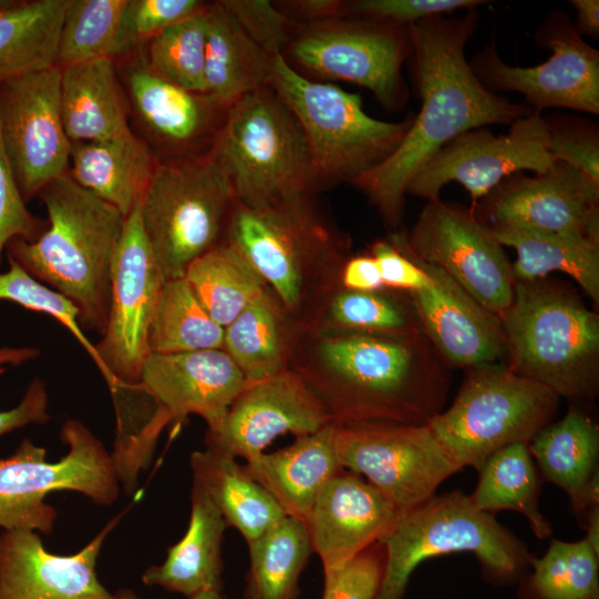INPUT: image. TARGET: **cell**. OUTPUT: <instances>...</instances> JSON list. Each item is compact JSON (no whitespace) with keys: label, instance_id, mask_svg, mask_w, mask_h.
<instances>
[{"label":"cell","instance_id":"6da1fadb","mask_svg":"<svg viewBox=\"0 0 599 599\" xmlns=\"http://www.w3.org/2000/svg\"><path fill=\"white\" fill-rule=\"evenodd\" d=\"M476 9L408 27L419 112L396 150L353 183L390 226L402 220L409 182L444 145L477 128L511 124L534 110L497 95L471 69L465 47L478 24Z\"/></svg>","mask_w":599,"mask_h":599},{"label":"cell","instance_id":"7a4b0ae2","mask_svg":"<svg viewBox=\"0 0 599 599\" xmlns=\"http://www.w3.org/2000/svg\"><path fill=\"white\" fill-rule=\"evenodd\" d=\"M290 368L333 424L425 425L443 410L449 374L425 334L388 336L302 329Z\"/></svg>","mask_w":599,"mask_h":599},{"label":"cell","instance_id":"3957f363","mask_svg":"<svg viewBox=\"0 0 599 599\" xmlns=\"http://www.w3.org/2000/svg\"><path fill=\"white\" fill-rule=\"evenodd\" d=\"M39 195L48 214L45 229L33 241L12 240L7 256L69 298L79 311L81 327L102 335L125 216L69 173L49 182Z\"/></svg>","mask_w":599,"mask_h":599},{"label":"cell","instance_id":"277c9868","mask_svg":"<svg viewBox=\"0 0 599 599\" xmlns=\"http://www.w3.org/2000/svg\"><path fill=\"white\" fill-rule=\"evenodd\" d=\"M285 309L305 328L323 298L341 286L348 237L317 209L312 194L262 207L235 202L225 232Z\"/></svg>","mask_w":599,"mask_h":599},{"label":"cell","instance_id":"5b68a950","mask_svg":"<svg viewBox=\"0 0 599 599\" xmlns=\"http://www.w3.org/2000/svg\"><path fill=\"white\" fill-rule=\"evenodd\" d=\"M507 365L559 397L586 399L599 383V317L566 284L515 282L500 316Z\"/></svg>","mask_w":599,"mask_h":599},{"label":"cell","instance_id":"8992f818","mask_svg":"<svg viewBox=\"0 0 599 599\" xmlns=\"http://www.w3.org/2000/svg\"><path fill=\"white\" fill-rule=\"evenodd\" d=\"M380 542L386 566L376 599H402L416 567L440 555L474 552L484 577L496 586L519 582L532 557L494 514L478 509L460 490L400 511Z\"/></svg>","mask_w":599,"mask_h":599},{"label":"cell","instance_id":"52a82bcc","mask_svg":"<svg viewBox=\"0 0 599 599\" xmlns=\"http://www.w3.org/2000/svg\"><path fill=\"white\" fill-rule=\"evenodd\" d=\"M270 87L297 120L305 136L316 187L354 183L399 145L414 115L388 122L368 115L362 97L313 80L283 53L271 55Z\"/></svg>","mask_w":599,"mask_h":599},{"label":"cell","instance_id":"ba28073f","mask_svg":"<svg viewBox=\"0 0 599 599\" xmlns=\"http://www.w3.org/2000/svg\"><path fill=\"white\" fill-rule=\"evenodd\" d=\"M209 151L243 206L262 207L317 190L303 131L271 87L227 108Z\"/></svg>","mask_w":599,"mask_h":599},{"label":"cell","instance_id":"9c48e42d","mask_svg":"<svg viewBox=\"0 0 599 599\" xmlns=\"http://www.w3.org/2000/svg\"><path fill=\"white\" fill-rule=\"evenodd\" d=\"M559 402L555 392L507 364H486L469 368L451 406L427 426L459 470H479L497 450L528 444L552 423Z\"/></svg>","mask_w":599,"mask_h":599},{"label":"cell","instance_id":"30bf717a","mask_svg":"<svg viewBox=\"0 0 599 599\" xmlns=\"http://www.w3.org/2000/svg\"><path fill=\"white\" fill-rule=\"evenodd\" d=\"M235 196L211 152L159 163L140 203L141 220L164 281L225 236Z\"/></svg>","mask_w":599,"mask_h":599},{"label":"cell","instance_id":"8fae6325","mask_svg":"<svg viewBox=\"0 0 599 599\" xmlns=\"http://www.w3.org/2000/svg\"><path fill=\"white\" fill-rule=\"evenodd\" d=\"M61 440L68 453L57 461L47 450L23 439L12 455L0 458V527L50 535L58 517L45 502L52 491L71 490L97 505L110 506L120 495L111 454L80 420L64 422Z\"/></svg>","mask_w":599,"mask_h":599},{"label":"cell","instance_id":"7c38bea8","mask_svg":"<svg viewBox=\"0 0 599 599\" xmlns=\"http://www.w3.org/2000/svg\"><path fill=\"white\" fill-rule=\"evenodd\" d=\"M410 54L408 27L357 18L297 26L283 52L296 70L364 87L389 110L407 102L402 68Z\"/></svg>","mask_w":599,"mask_h":599},{"label":"cell","instance_id":"4fadbf2b","mask_svg":"<svg viewBox=\"0 0 599 599\" xmlns=\"http://www.w3.org/2000/svg\"><path fill=\"white\" fill-rule=\"evenodd\" d=\"M141 203V202H140ZM140 203L125 217L111 275L108 322L94 344L109 389L139 386L164 277L144 232Z\"/></svg>","mask_w":599,"mask_h":599},{"label":"cell","instance_id":"5bb4252c","mask_svg":"<svg viewBox=\"0 0 599 599\" xmlns=\"http://www.w3.org/2000/svg\"><path fill=\"white\" fill-rule=\"evenodd\" d=\"M335 447L344 469L367 478L400 511L435 495L459 471L427 424H335Z\"/></svg>","mask_w":599,"mask_h":599},{"label":"cell","instance_id":"9a60e30c","mask_svg":"<svg viewBox=\"0 0 599 599\" xmlns=\"http://www.w3.org/2000/svg\"><path fill=\"white\" fill-rule=\"evenodd\" d=\"M396 233L413 255L445 272L487 311L500 318L509 308L515 286L511 263L471 210L430 201L408 234Z\"/></svg>","mask_w":599,"mask_h":599},{"label":"cell","instance_id":"2e32d148","mask_svg":"<svg viewBox=\"0 0 599 599\" xmlns=\"http://www.w3.org/2000/svg\"><path fill=\"white\" fill-rule=\"evenodd\" d=\"M537 42L551 55L541 64L505 63L495 43L476 54L471 69L489 90L516 91L534 110L566 108L599 113V51L588 44L560 11L548 14Z\"/></svg>","mask_w":599,"mask_h":599},{"label":"cell","instance_id":"e0dca14e","mask_svg":"<svg viewBox=\"0 0 599 599\" xmlns=\"http://www.w3.org/2000/svg\"><path fill=\"white\" fill-rule=\"evenodd\" d=\"M541 112L532 110L511 123L507 134L487 126L460 134L444 145L413 177L406 194L428 202L450 182L463 185L477 204L506 177L525 170L542 173L556 162Z\"/></svg>","mask_w":599,"mask_h":599},{"label":"cell","instance_id":"ac0fdd59","mask_svg":"<svg viewBox=\"0 0 599 599\" xmlns=\"http://www.w3.org/2000/svg\"><path fill=\"white\" fill-rule=\"evenodd\" d=\"M60 83L59 67L0 81L1 139L26 203L70 164Z\"/></svg>","mask_w":599,"mask_h":599},{"label":"cell","instance_id":"d6986e66","mask_svg":"<svg viewBox=\"0 0 599 599\" xmlns=\"http://www.w3.org/2000/svg\"><path fill=\"white\" fill-rule=\"evenodd\" d=\"M476 205L486 226L519 224L599 240V185L560 161L534 176L506 177Z\"/></svg>","mask_w":599,"mask_h":599},{"label":"cell","instance_id":"ffe728a7","mask_svg":"<svg viewBox=\"0 0 599 599\" xmlns=\"http://www.w3.org/2000/svg\"><path fill=\"white\" fill-rule=\"evenodd\" d=\"M331 423L317 396L288 368L248 382L221 424L207 430L205 447L248 460L264 453L278 436L308 435Z\"/></svg>","mask_w":599,"mask_h":599},{"label":"cell","instance_id":"44dd1931","mask_svg":"<svg viewBox=\"0 0 599 599\" xmlns=\"http://www.w3.org/2000/svg\"><path fill=\"white\" fill-rule=\"evenodd\" d=\"M388 241L429 276L422 290L406 293L430 344L449 367L474 368L506 356L500 318L483 307L441 270L415 255L392 233Z\"/></svg>","mask_w":599,"mask_h":599},{"label":"cell","instance_id":"7402d4cb","mask_svg":"<svg viewBox=\"0 0 599 599\" xmlns=\"http://www.w3.org/2000/svg\"><path fill=\"white\" fill-rule=\"evenodd\" d=\"M120 518L67 556L48 551L35 531L0 532V599H114L99 581L95 567L104 539Z\"/></svg>","mask_w":599,"mask_h":599},{"label":"cell","instance_id":"603a6c76","mask_svg":"<svg viewBox=\"0 0 599 599\" xmlns=\"http://www.w3.org/2000/svg\"><path fill=\"white\" fill-rule=\"evenodd\" d=\"M248 384L222 348L154 354L146 358L140 388L172 422L194 414L215 429Z\"/></svg>","mask_w":599,"mask_h":599},{"label":"cell","instance_id":"cb8c5ba5","mask_svg":"<svg viewBox=\"0 0 599 599\" xmlns=\"http://www.w3.org/2000/svg\"><path fill=\"white\" fill-rule=\"evenodd\" d=\"M400 510L361 475L342 469L318 493L304 522L324 575L380 541Z\"/></svg>","mask_w":599,"mask_h":599},{"label":"cell","instance_id":"d4e9b609","mask_svg":"<svg viewBox=\"0 0 599 599\" xmlns=\"http://www.w3.org/2000/svg\"><path fill=\"white\" fill-rule=\"evenodd\" d=\"M126 78L136 112L161 142L175 149L193 146L206 138L213 142L227 108L166 80L144 57L131 64Z\"/></svg>","mask_w":599,"mask_h":599},{"label":"cell","instance_id":"484cf974","mask_svg":"<svg viewBox=\"0 0 599 599\" xmlns=\"http://www.w3.org/2000/svg\"><path fill=\"white\" fill-rule=\"evenodd\" d=\"M244 467L286 516L305 520L323 486L344 469L335 447V424L298 436L273 453H262Z\"/></svg>","mask_w":599,"mask_h":599},{"label":"cell","instance_id":"4316f807","mask_svg":"<svg viewBox=\"0 0 599 599\" xmlns=\"http://www.w3.org/2000/svg\"><path fill=\"white\" fill-rule=\"evenodd\" d=\"M158 165L131 130L101 141L71 142L69 175L125 217L142 201Z\"/></svg>","mask_w":599,"mask_h":599},{"label":"cell","instance_id":"83f0119b","mask_svg":"<svg viewBox=\"0 0 599 599\" xmlns=\"http://www.w3.org/2000/svg\"><path fill=\"white\" fill-rule=\"evenodd\" d=\"M226 527L213 502L192 485L187 529L180 541L167 548L161 565L146 568L143 583L186 598L206 589L222 590V541Z\"/></svg>","mask_w":599,"mask_h":599},{"label":"cell","instance_id":"f1b7e54d","mask_svg":"<svg viewBox=\"0 0 599 599\" xmlns=\"http://www.w3.org/2000/svg\"><path fill=\"white\" fill-rule=\"evenodd\" d=\"M502 246L512 247L515 282L545 278L562 272L571 276L596 304L599 302V240L581 233L538 230L519 224L488 226Z\"/></svg>","mask_w":599,"mask_h":599},{"label":"cell","instance_id":"f546056e","mask_svg":"<svg viewBox=\"0 0 599 599\" xmlns=\"http://www.w3.org/2000/svg\"><path fill=\"white\" fill-rule=\"evenodd\" d=\"M60 101L63 125L71 142L101 141L131 130L111 58L62 68Z\"/></svg>","mask_w":599,"mask_h":599},{"label":"cell","instance_id":"4dcf8cb0","mask_svg":"<svg viewBox=\"0 0 599 599\" xmlns=\"http://www.w3.org/2000/svg\"><path fill=\"white\" fill-rule=\"evenodd\" d=\"M302 329L267 287L224 327L223 349L247 382L261 380L290 368Z\"/></svg>","mask_w":599,"mask_h":599},{"label":"cell","instance_id":"1f68e13d","mask_svg":"<svg viewBox=\"0 0 599 599\" xmlns=\"http://www.w3.org/2000/svg\"><path fill=\"white\" fill-rule=\"evenodd\" d=\"M205 95L229 108L270 87L271 55L240 26L221 1L206 7Z\"/></svg>","mask_w":599,"mask_h":599},{"label":"cell","instance_id":"d6a6232c","mask_svg":"<svg viewBox=\"0 0 599 599\" xmlns=\"http://www.w3.org/2000/svg\"><path fill=\"white\" fill-rule=\"evenodd\" d=\"M237 458L205 447L191 455L193 486L213 502L227 526L246 542L260 537L286 515Z\"/></svg>","mask_w":599,"mask_h":599},{"label":"cell","instance_id":"836d02e7","mask_svg":"<svg viewBox=\"0 0 599 599\" xmlns=\"http://www.w3.org/2000/svg\"><path fill=\"white\" fill-rule=\"evenodd\" d=\"M303 329L388 336L424 334L409 296L385 287L374 292L334 288Z\"/></svg>","mask_w":599,"mask_h":599},{"label":"cell","instance_id":"e575fe53","mask_svg":"<svg viewBox=\"0 0 599 599\" xmlns=\"http://www.w3.org/2000/svg\"><path fill=\"white\" fill-rule=\"evenodd\" d=\"M69 0H9L0 6V81L57 67Z\"/></svg>","mask_w":599,"mask_h":599},{"label":"cell","instance_id":"d590c367","mask_svg":"<svg viewBox=\"0 0 599 599\" xmlns=\"http://www.w3.org/2000/svg\"><path fill=\"white\" fill-rule=\"evenodd\" d=\"M246 544L250 567L244 598L298 599L301 575L314 554L304 520L285 516Z\"/></svg>","mask_w":599,"mask_h":599},{"label":"cell","instance_id":"8d00e7d4","mask_svg":"<svg viewBox=\"0 0 599 599\" xmlns=\"http://www.w3.org/2000/svg\"><path fill=\"white\" fill-rule=\"evenodd\" d=\"M528 447L544 479L562 488L569 500L599 471V428L578 408L542 428Z\"/></svg>","mask_w":599,"mask_h":599},{"label":"cell","instance_id":"74e56055","mask_svg":"<svg viewBox=\"0 0 599 599\" xmlns=\"http://www.w3.org/2000/svg\"><path fill=\"white\" fill-rule=\"evenodd\" d=\"M478 484L469 498L480 510L511 509L525 516L535 536H551L550 522L539 510L540 479L527 443L508 445L487 458L478 470Z\"/></svg>","mask_w":599,"mask_h":599},{"label":"cell","instance_id":"f35d334b","mask_svg":"<svg viewBox=\"0 0 599 599\" xmlns=\"http://www.w3.org/2000/svg\"><path fill=\"white\" fill-rule=\"evenodd\" d=\"M184 278L207 314L222 327L268 287L245 256L225 238L192 262Z\"/></svg>","mask_w":599,"mask_h":599},{"label":"cell","instance_id":"ab89813d","mask_svg":"<svg viewBox=\"0 0 599 599\" xmlns=\"http://www.w3.org/2000/svg\"><path fill=\"white\" fill-rule=\"evenodd\" d=\"M224 327L204 309L184 277L164 281L149 331L154 354L223 349Z\"/></svg>","mask_w":599,"mask_h":599},{"label":"cell","instance_id":"60d3db41","mask_svg":"<svg viewBox=\"0 0 599 599\" xmlns=\"http://www.w3.org/2000/svg\"><path fill=\"white\" fill-rule=\"evenodd\" d=\"M530 567L519 580L521 599H599V554L586 538L552 539L541 558L531 557Z\"/></svg>","mask_w":599,"mask_h":599},{"label":"cell","instance_id":"b9f144b4","mask_svg":"<svg viewBox=\"0 0 599 599\" xmlns=\"http://www.w3.org/2000/svg\"><path fill=\"white\" fill-rule=\"evenodd\" d=\"M126 0H69L57 54V67L114 57Z\"/></svg>","mask_w":599,"mask_h":599},{"label":"cell","instance_id":"7bdbcfd3","mask_svg":"<svg viewBox=\"0 0 599 599\" xmlns=\"http://www.w3.org/2000/svg\"><path fill=\"white\" fill-rule=\"evenodd\" d=\"M206 7L151 39L146 55L156 73L197 94H205Z\"/></svg>","mask_w":599,"mask_h":599},{"label":"cell","instance_id":"ee69618b","mask_svg":"<svg viewBox=\"0 0 599 599\" xmlns=\"http://www.w3.org/2000/svg\"><path fill=\"white\" fill-rule=\"evenodd\" d=\"M8 270L0 273V301L13 302L23 308L47 314L64 326L99 365L94 344L85 336L77 306L64 295L31 276L14 260L7 256Z\"/></svg>","mask_w":599,"mask_h":599},{"label":"cell","instance_id":"f6af8a7d","mask_svg":"<svg viewBox=\"0 0 599 599\" xmlns=\"http://www.w3.org/2000/svg\"><path fill=\"white\" fill-rule=\"evenodd\" d=\"M205 4L199 0H126L122 11L114 55L149 42L172 24Z\"/></svg>","mask_w":599,"mask_h":599},{"label":"cell","instance_id":"bcb514c9","mask_svg":"<svg viewBox=\"0 0 599 599\" xmlns=\"http://www.w3.org/2000/svg\"><path fill=\"white\" fill-rule=\"evenodd\" d=\"M385 566V547L377 541L324 575L322 599H376Z\"/></svg>","mask_w":599,"mask_h":599},{"label":"cell","instance_id":"7dc6e473","mask_svg":"<svg viewBox=\"0 0 599 599\" xmlns=\"http://www.w3.org/2000/svg\"><path fill=\"white\" fill-rule=\"evenodd\" d=\"M481 0H353L344 1V18L366 19L398 27H409L422 20L471 10Z\"/></svg>","mask_w":599,"mask_h":599},{"label":"cell","instance_id":"c3c4849f","mask_svg":"<svg viewBox=\"0 0 599 599\" xmlns=\"http://www.w3.org/2000/svg\"><path fill=\"white\" fill-rule=\"evenodd\" d=\"M244 31L270 55L283 53L296 27L270 0H221Z\"/></svg>","mask_w":599,"mask_h":599},{"label":"cell","instance_id":"681fc988","mask_svg":"<svg viewBox=\"0 0 599 599\" xmlns=\"http://www.w3.org/2000/svg\"><path fill=\"white\" fill-rule=\"evenodd\" d=\"M546 123L549 134L548 149L554 159L571 165L599 185L597 125L568 120H546Z\"/></svg>","mask_w":599,"mask_h":599},{"label":"cell","instance_id":"f907efd6","mask_svg":"<svg viewBox=\"0 0 599 599\" xmlns=\"http://www.w3.org/2000/svg\"><path fill=\"white\" fill-rule=\"evenodd\" d=\"M45 226L26 205L0 133V263L12 240L33 241Z\"/></svg>","mask_w":599,"mask_h":599},{"label":"cell","instance_id":"816d5d0a","mask_svg":"<svg viewBox=\"0 0 599 599\" xmlns=\"http://www.w3.org/2000/svg\"><path fill=\"white\" fill-rule=\"evenodd\" d=\"M39 353V349L33 347H0V370L8 365L17 366L29 362ZM48 405L45 384L40 378H34L16 407L0 410V436L27 425L48 423Z\"/></svg>","mask_w":599,"mask_h":599},{"label":"cell","instance_id":"f5cc1de1","mask_svg":"<svg viewBox=\"0 0 599 599\" xmlns=\"http://www.w3.org/2000/svg\"><path fill=\"white\" fill-rule=\"evenodd\" d=\"M376 261L385 288L412 293L429 283L428 274L412 258L387 240L370 245L369 253Z\"/></svg>","mask_w":599,"mask_h":599},{"label":"cell","instance_id":"db71d44e","mask_svg":"<svg viewBox=\"0 0 599 599\" xmlns=\"http://www.w3.org/2000/svg\"><path fill=\"white\" fill-rule=\"evenodd\" d=\"M275 4L291 22L298 26L344 18L342 0H287Z\"/></svg>","mask_w":599,"mask_h":599},{"label":"cell","instance_id":"11a10c76","mask_svg":"<svg viewBox=\"0 0 599 599\" xmlns=\"http://www.w3.org/2000/svg\"><path fill=\"white\" fill-rule=\"evenodd\" d=\"M341 286L359 292L384 288L375 258L370 254L349 256L342 267Z\"/></svg>","mask_w":599,"mask_h":599},{"label":"cell","instance_id":"9f6ffc18","mask_svg":"<svg viewBox=\"0 0 599 599\" xmlns=\"http://www.w3.org/2000/svg\"><path fill=\"white\" fill-rule=\"evenodd\" d=\"M571 6L576 9V30L580 34L591 38L599 35V1L598 0H571Z\"/></svg>","mask_w":599,"mask_h":599},{"label":"cell","instance_id":"6f0895ef","mask_svg":"<svg viewBox=\"0 0 599 599\" xmlns=\"http://www.w3.org/2000/svg\"><path fill=\"white\" fill-rule=\"evenodd\" d=\"M187 599H225L222 590L206 589L202 590Z\"/></svg>","mask_w":599,"mask_h":599},{"label":"cell","instance_id":"680465c9","mask_svg":"<svg viewBox=\"0 0 599 599\" xmlns=\"http://www.w3.org/2000/svg\"><path fill=\"white\" fill-rule=\"evenodd\" d=\"M113 596L114 599H141L131 589H120Z\"/></svg>","mask_w":599,"mask_h":599}]
</instances>
